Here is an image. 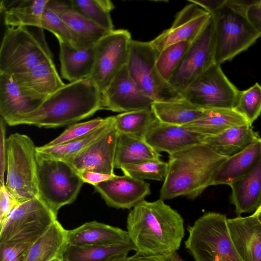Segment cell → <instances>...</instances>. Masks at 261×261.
Returning a JSON list of instances; mask_svg holds the SVG:
<instances>
[{"label": "cell", "instance_id": "ac0fdd59", "mask_svg": "<svg viewBox=\"0 0 261 261\" xmlns=\"http://www.w3.org/2000/svg\"><path fill=\"white\" fill-rule=\"evenodd\" d=\"M47 6L56 12L67 25L76 48L94 47L106 35L110 32L74 10L69 1L49 0Z\"/></svg>", "mask_w": 261, "mask_h": 261}, {"label": "cell", "instance_id": "7bdbcfd3", "mask_svg": "<svg viewBox=\"0 0 261 261\" xmlns=\"http://www.w3.org/2000/svg\"><path fill=\"white\" fill-rule=\"evenodd\" d=\"M18 203L7 189L5 184L0 185V225L4 222Z\"/></svg>", "mask_w": 261, "mask_h": 261}, {"label": "cell", "instance_id": "9a60e30c", "mask_svg": "<svg viewBox=\"0 0 261 261\" xmlns=\"http://www.w3.org/2000/svg\"><path fill=\"white\" fill-rule=\"evenodd\" d=\"M190 3L178 13L170 28L149 41L159 52L175 43H192L206 24L211 14L197 4Z\"/></svg>", "mask_w": 261, "mask_h": 261}, {"label": "cell", "instance_id": "c3c4849f", "mask_svg": "<svg viewBox=\"0 0 261 261\" xmlns=\"http://www.w3.org/2000/svg\"><path fill=\"white\" fill-rule=\"evenodd\" d=\"M224 1L190 0L189 1L197 4L211 14L222 4Z\"/></svg>", "mask_w": 261, "mask_h": 261}, {"label": "cell", "instance_id": "44dd1931", "mask_svg": "<svg viewBox=\"0 0 261 261\" xmlns=\"http://www.w3.org/2000/svg\"><path fill=\"white\" fill-rule=\"evenodd\" d=\"M44 100L22 91L13 75L0 74V115L8 125L17 117L37 109Z\"/></svg>", "mask_w": 261, "mask_h": 261}, {"label": "cell", "instance_id": "cb8c5ba5", "mask_svg": "<svg viewBox=\"0 0 261 261\" xmlns=\"http://www.w3.org/2000/svg\"><path fill=\"white\" fill-rule=\"evenodd\" d=\"M230 187L231 202L236 214L239 216L255 212L261 204V157L251 170Z\"/></svg>", "mask_w": 261, "mask_h": 261}, {"label": "cell", "instance_id": "8d00e7d4", "mask_svg": "<svg viewBox=\"0 0 261 261\" xmlns=\"http://www.w3.org/2000/svg\"><path fill=\"white\" fill-rule=\"evenodd\" d=\"M191 43L188 41L175 43L159 52L155 62L156 67L165 81L169 82Z\"/></svg>", "mask_w": 261, "mask_h": 261}, {"label": "cell", "instance_id": "f907efd6", "mask_svg": "<svg viewBox=\"0 0 261 261\" xmlns=\"http://www.w3.org/2000/svg\"><path fill=\"white\" fill-rule=\"evenodd\" d=\"M174 261H185V260L182 259L176 253Z\"/></svg>", "mask_w": 261, "mask_h": 261}, {"label": "cell", "instance_id": "7dc6e473", "mask_svg": "<svg viewBox=\"0 0 261 261\" xmlns=\"http://www.w3.org/2000/svg\"><path fill=\"white\" fill-rule=\"evenodd\" d=\"M77 173L84 182L90 184L93 186L116 175L90 171H82Z\"/></svg>", "mask_w": 261, "mask_h": 261}, {"label": "cell", "instance_id": "e0dca14e", "mask_svg": "<svg viewBox=\"0 0 261 261\" xmlns=\"http://www.w3.org/2000/svg\"><path fill=\"white\" fill-rule=\"evenodd\" d=\"M106 203L117 209H130L151 194L150 184L123 175H115L93 186Z\"/></svg>", "mask_w": 261, "mask_h": 261}, {"label": "cell", "instance_id": "52a82bcc", "mask_svg": "<svg viewBox=\"0 0 261 261\" xmlns=\"http://www.w3.org/2000/svg\"><path fill=\"white\" fill-rule=\"evenodd\" d=\"M38 197L56 216L59 209L76 198L84 183L67 162L36 151Z\"/></svg>", "mask_w": 261, "mask_h": 261}, {"label": "cell", "instance_id": "9c48e42d", "mask_svg": "<svg viewBox=\"0 0 261 261\" xmlns=\"http://www.w3.org/2000/svg\"><path fill=\"white\" fill-rule=\"evenodd\" d=\"M159 52L150 42L133 40L126 67L138 88L154 102L184 99L160 75L156 67Z\"/></svg>", "mask_w": 261, "mask_h": 261}, {"label": "cell", "instance_id": "60d3db41", "mask_svg": "<svg viewBox=\"0 0 261 261\" xmlns=\"http://www.w3.org/2000/svg\"><path fill=\"white\" fill-rule=\"evenodd\" d=\"M41 28L50 32L59 41L67 42L73 46V37L67 25L57 13L47 5L42 15Z\"/></svg>", "mask_w": 261, "mask_h": 261}, {"label": "cell", "instance_id": "d6986e66", "mask_svg": "<svg viewBox=\"0 0 261 261\" xmlns=\"http://www.w3.org/2000/svg\"><path fill=\"white\" fill-rule=\"evenodd\" d=\"M205 136L188 128L158 122L145 135L144 140L156 151L169 155L203 143Z\"/></svg>", "mask_w": 261, "mask_h": 261}, {"label": "cell", "instance_id": "30bf717a", "mask_svg": "<svg viewBox=\"0 0 261 261\" xmlns=\"http://www.w3.org/2000/svg\"><path fill=\"white\" fill-rule=\"evenodd\" d=\"M57 217L39 197L19 202L0 225V243L33 244L57 220Z\"/></svg>", "mask_w": 261, "mask_h": 261}, {"label": "cell", "instance_id": "ee69618b", "mask_svg": "<svg viewBox=\"0 0 261 261\" xmlns=\"http://www.w3.org/2000/svg\"><path fill=\"white\" fill-rule=\"evenodd\" d=\"M5 121L1 117L0 121V185L4 182V172L7 167V145Z\"/></svg>", "mask_w": 261, "mask_h": 261}, {"label": "cell", "instance_id": "e575fe53", "mask_svg": "<svg viewBox=\"0 0 261 261\" xmlns=\"http://www.w3.org/2000/svg\"><path fill=\"white\" fill-rule=\"evenodd\" d=\"M158 120L151 108L121 113L114 116V126L117 131L143 139Z\"/></svg>", "mask_w": 261, "mask_h": 261}, {"label": "cell", "instance_id": "d4e9b609", "mask_svg": "<svg viewBox=\"0 0 261 261\" xmlns=\"http://www.w3.org/2000/svg\"><path fill=\"white\" fill-rule=\"evenodd\" d=\"M60 72L70 83L88 79L93 69L95 47L76 48L70 43L59 41Z\"/></svg>", "mask_w": 261, "mask_h": 261}, {"label": "cell", "instance_id": "7402d4cb", "mask_svg": "<svg viewBox=\"0 0 261 261\" xmlns=\"http://www.w3.org/2000/svg\"><path fill=\"white\" fill-rule=\"evenodd\" d=\"M13 75L22 91L42 99L65 85L57 71L53 58L40 63L28 71Z\"/></svg>", "mask_w": 261, "mask_h": 261}, {"label": "cell", "instance_id": "f546056e", "mask_svg": "<svg viewBox=\"0 0 261 261\" xmlns=\"http://www.w3.org/2000/svg\"><path fill=\"white\" fill-rule=\"evenodd\" d=\"M67 232L56 220L49 228L31 244L24 261H51L62 257L67 245Z\"/></svg>", "mask_w": 261, "mask_h": 261}, {"label": "cell", "instance_id": "ffe728a7", "mask_svg": "<svg viewBox=\"0 0 261 261\" xmlns=\"http://www.w3.org/2000/svg\"><path fill=\"white\" fill-rule=\"evenodd\" d=\"M231 241L243 261H261V223L252 215L227 219Z\"/></svg>", "mask_w": 261, "mask_h": 261}, {"label": "cell", "instance_id": "836d02e7", "mask_svg": "<svg viewBox=\"0 0 261 261\" xmlns=\"http://www.w3.org/2000/svg\"><path fill=\"white\" fill-rule=\"evenodd\" d=\"M114 123V116L106 124L79 139L53 146L44 145L36 147V151L46 157L68 162L96 140Z\"/></svg>", "mask_w": 261, "mask_h": 261}, {"label": "cell", "instance_id": "1f68e13d", "mask_svg": "<svg viewBox=\"0 0 261 261\" xmlns=\"http://www.w3.org/2000/svg\"><path fill=\"white\" fill-rule=\"evenodd\" d=\"M161 156L160 152L143 139L119 133L115 155V168L120 169L144 161L160 160Z\"/></svg>", "mask_w": 261, "mask_h": 261}, {"label": "cell", "instance_id": "ba28073f", "mask_svg": "<svg viewBox=\"0 0 261 261\" xmlns=\"http://www.w3.org/2000/svg\"><path fill=\"white\" fill-rule=\"evenodd\" d=\"M5 186L18 202L38 197L36 147L28 136L16 133L6 140Z\"/></svg>", "mask_w": 261, "mask_h": 261}, {"label": "cell", "instance_id": "8fae6325", "mask_svg": "<svg viewBox=\"0 0 261 261\" xmlns=\"http://www.w3.org/2000/svg\"><path fill=\"white\" fill-rule=\"evenodd\" d=\"M239 91L220 65L215 63L181 94L185 100L204 110L234 109Z\"/></svg>", "mask_w": 261, "mask_h": 261}, {"label": "cell", "instance_id": "7c38bea8", "mask_svg": "<svg viewBox=\"0 0 261 261\" xmlns=\"http://www.w3.org/2000/svg\"><path fill=\"white\" fill-rule=\"evenodd\" d=\"M129 32L113 30L95 45V59L88 78L102 93L117 73L127 65L132 42Z\"/></svg>", "mask_w": 261, "mask_h": 261}, {"label": "cell", "instance_id": "7a4b0ae2", "mask_svg": "<svg viewBox=\"0 0 261 261\" xmlns=\"http://www.w3.org/2000/svg\"><path fill=\"white\" fill-rule=\"evenodd\" d=\"M102 110V95L89 79L65 84L47 96L35 110L13 120L19 124L53 128L72 124Z\"/></svg>", "mask_w": 261, "mask_h": 261}, {"label": "cell", "instance_id": "ab89813d", "mask_svg": "<svg viewBox=\"0 0 261 261\" xmlns=\"http://www.w3.org/2000/svg\"><path fill=\"white\" fill-rule=\"evenodd\" d=\"M112 116L96 118L87 121L70 125L59 136L44 145L53 146L62 144L87 136L107 123Z\"/></svg>", "mask_w": 261, "mask_h": 261}, {"label": "cell", "instance_id": "b9f144b4", "mask_svg": "<svg viewBox=\"0 0 261 261\" xmlns=\"http://www.w3.org/2000/svg\"><path fill=\"white\" fill-rule=\"evenodd\" d=\"M31 244L23 242L0 243V261H24Z\"/></svg>", "mask_w": 261, "mask_h": 261}, {"label": "cell", "instance_id": "4dcf8cb0", "mask_svg": "<svg viewBox=\"0 0 261 261\" xmlns=\"http://www.w3.org/2000/svg\"><path fill=\"white\" fill-rule=\"evenodd\" d=\"M135 248L130 241L103 246H74L67 244L63 254L64 261H114L128 256Z\"/></svg>", "mask_w": 261, "mask_h": 261}, {"label": "cell", "instance_id": "5bb4252c", "mask_svg": "<svg viewBox=\"0 0 261 261\" xmlns=\"http://www.w3.org/2000/svg\"><path fill=\"white\" fill-rule=\"evenodd\" d=\"M101 95L102 109L115 112L150 108L154 102L138 88L126 65L117 73Z\"/></svg>", "mask_w": 261, "mask_h": 261}, {"label": "cell", "instance_id": "d590c367", "mask_svg": "<svg viewBox=\"0 0 261 261\" xmlns=\"http://www.w3.org/2000/svg\"><path fill=\"white\" fill-rule=\"evenodd\" d=\"M71 7L81 15L109 31L114 30L111 12L114 8L109 0H70Z\"/></svg>", "mask_w": 261, "mask_h": 261}, {"label": "cell", "instance_id": "2e32d148", "mask_svg": "<svg viewBox=\"0 0 261 261\" xmlns=\"http://www.w3.org/2000/svg\"><path fill=\"white\" fill-rule=\"evenodd\" d=\"M119 132L114 125L96 140L68 162L77 173L90 171L114 175Z\"/></svg>", "mask_w": 261, "mask_h": 261}, {"label": "cell", "instance_id": "d6a6232c", "mask_svg": "<svg viewBox=\"0 0 261 261\" xmlns=\"http://www.w3.org/2000/svg\"><path fill=\"white\" fill-rule=\"evenodd\" d=\"M151 108L161 123L185 126L201 117L205 110L197 107L184 99L154 102Z\"/></svg>", "mask_w": 261, "mask_h": 261}, {"label": "cell", "instance_id": "277c9868", "mask_svg": "<svg viewBox=\"0 0 261 261\" xmlns=\"http://www.w3.org/2000/svg\"><path fill=\"white\" fill-rule=\"evenodd\" d=\"M252 2L224 0L211 14L215 27V63L221 65L231 60L260 37L246 15Z\"/></svg>", "mask_w": 261, "mask_h": 261}, {"label": "cell", "instance_id": "83f0119b", "mask_svg": "<svg viewBox=\"0 0 261 261\" xmlns=\"http://www.w3.org/2000/svg\"><path fill=\"white\" fill-rule=\"evenodd\" d=\"M261 137L251 125L245 124L229 128L222 133L205 138V143L217 152L227 157L242 151Z\"/></svg>", "mask_w": 261, "mask_h": 261}, {"label": "cell", "instance_id": "f35d334b", "mask_svg": "<svg viewBox=\"0 0 261 261\" xmlns=\"http://www.w3.org/2000/svg\"><path fill=\"white\" fill-rule=\"evenodd\" d=\"M168 164L161 160H147L121 168L124 175L140 180H164Z\"/></svg>", "mask_w": 261, "mask_h": 261}, {"label": "cell", "instance_id": "6da1fadb", "mask_svg": "<svg viewBox=\"0 0 261 261\" xmlns=\"http://www.w3.org/2000/svg\"><path fill=\"white\" fill-rule=\"evenodd\" d=\"M159 199L145 200L129 211L126 231L135 252L146 256L172 254L185 236L184 221L176 210Z\"/></svg>", "mask_w": 261, "mask_h": 261}, {"label": "cell", "instance_id": "bcb514c9", "mask_svg": "<svg viewBox=\"0 0 261 261\" xmlns=\"http://www.w3.org/2000/svg\"><path fill=\"white\" fill-rule=\"evenodd\" d=\"M176 253L156 256H146L135 252L132 255L116 259L114 261H174Z\"/></svg>", "mask_w": 261, "mask_h": 261}, {"label": "cell", "instance_id": "f6af8a7d", "mask_svg": "<svg viewBox=\"0 0 261 261\" xmlns=\"http://www.w3.org/2000/svg\"><path fill=\"white\" fill-rule=\"evenodd\" d=\"M248 19L261 37V0L253 1L246 11Z\"/></svg>", "mask_w": 261, "mask_h": 261}, {"label": "cell", "instance_id": "5b68a950", "mask_svg": "<svg viewBox=\"0 0 261 261\" xmlns=\"http://www.w3.org/2000/svg\"><path fill=\"white\" fill-rule=\"evenodd\" d=\"M227 219L207 212L188 226L185 248L195 261H243L230 238Z\"/></svg>", "mask_w": 261, "mask_h": 261}, {"label": "cell", "instance_id": "484cf974", "mask_svg": "<svg viewBox=\"0 0 261 261\" xmlns=\"http://www.w3.org/2000/svg\"><path fill=\"white\" fill-rule=\"evenodd\" d=\"M261 157V138L240 152L228 157L215 172L211 186H230L251 170Z\"/></svg>", "mask_w": 261, "mask_h": 261}, {"label": "cell", "instance_id": "3957f363", "mask_svg": "<svg viewBox=\"0 0 261 261\" xmlns=\"http://www.w3.org/2000/svg\"><path fill=\"white\" fill-rule=\"evenodd\" d=\"M228 158L205 143L169 154L160 198H196L211 186L215 172Z\"/></svg>", "mask_w": 261, "mask_h": 261}, {"label": "cell", "instance_id": "681fc988", "mask_svg": "<svg viewBox=\"0 0 261 261\" xmlns=\"http://www.w3.org/2000/svg\"><path fill=\"white\" fill-rule=\"evenodd\" d=\"M253 214L256 216L258 221L261 223V204L255 210Z\"/></svg>", "mask_w": 261, "mask_h": 261}, {"label": "cell", "instance_id": "4fadbf2b", "mask_svg": "<svg viewBox=\"0 0 261 261\" xmlns=\"http://www.w3.org/2000/svg\"><path fill=\"white\" fill-rule=\"evenodd\" d=\"M215 34L211 15L206 24L191 43L169 83L181 94L198 76L215 63Z\"/></svg>", "mask_w": 261, "mask_h": 261}, {"label": "cell", "instance_id": "816d5d0a", "mask_svg": "<svg viewBox=\"0 0 261 261\" xmlns=\"http://www.w3.org/2000/svg\"><path fill=\"white\" fill-rule=\"evenodd\" d=\"M51 261H64L62 257H57L53 259Z\"/></svg>", "mask_w": 261, "mask_h": 261}, {"label": "cell", "instance_id": "74e56055", "mask_svg": "<svg viewBox=\"0 0 261 261\" xmlns=\"http://www.w3.org/2000/svg\"><path fill=\"white\" fill-rule=\"evenodd\" d=\"M234 109L252 125L261 114V85L256 83L246 90H239Z\"/></svg>", "mask_w": 261, "mask_h": 261}, {"label": "cell", "instance_id": "4316f807", "mask_svg": "<svg viewBox=\"0 0 261 261\" xmlns=\"http://www.w3.org/2000/svg\"><path fill=\"white\" fill-rule=\"evenodd\" d=\"M49 0L2 1L1 12L7 27L41 28L44 9Z\"/></svg>", "mask_w": 261, "mask_h": 261}, {"label": "cell", "instance_id": "603a6c76", "mask_svg": "<svg viewBox=\"0 0 261 261\" xmlns=\"http://www.w3.org/2000/svg\"><path fill=\"white\" fill-rule=\"evenodd\" d=\"M130 241L126 230L95 221L67 230V244L74 246L111 245Z\"/></svg>", "mask_w": 261, "mask_h": 261}, {"label": "cell", "instance_id": "8992f818", "mask_svg": "<svg viewBox=\"0 0 261 261\" xmlns=\"http://www.w3.org/2000/svg\"><path fill=\"white\" fill-rule=\"evenodd\" d=\"M52 58L43 29L7 27L0 48V74L24 73Z\"/></svg>", "mask_w": 261, "mask_h": 261}, {"label": "cell", "instance_id": "f1b7e54d", "mask_svg": "<svg viewBox=\"0 0 261 261\" xmlns=\"http://www.w3.org/2000/svg\"><path fill=\"white\" fill-rule=\"evenodd\" d=\"M245 124L251 125L235 109H215L205 110L201 117L184 126L207 137L218 135L229 128Z\"/></svg>", "mask_w": 261, "mask_h": 261}]
</instances>
